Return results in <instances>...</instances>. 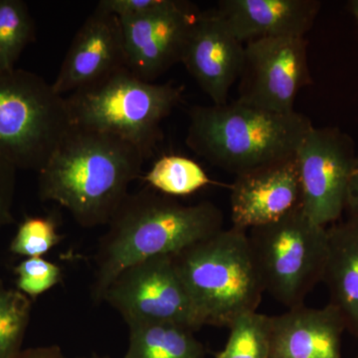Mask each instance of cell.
I'll use <instances>...</instances> for the list:
<instances>
[{"instance_id":"4dcf8cb0","label":"cell","mask_w":358,"mask_h":358,"mask_svg":"<svg viewBox=\"0 0 358 358\" xmlns=\"http://www.w3.org/2000/svg\"><path fill=\"white\" fill-rule=\"evenodd\" d=\"M357 358H358V357Z\"/></svg>"},{"instance_id":"603a6c76","label":"cell","mask_w":358,"mask_h":358,"mask_svg":"<svg viewBox=\"0 0 358 358\" xmlns=\"http://www.w3.org/2000/svg\"><path fill=\"white\" fill-rule=\"evenodd\" d=\"M62 239L53 216H29L18 226L9 249L15 255L40 258Z\"/></svg>"},{"instance_id":"9a60e30c","label":"cell","mask_w":358,"mask_h":358,"mask_svg":"<svg viewBox=\"0 0 358 358\" xmlns=\"http://www.w3.org/2000/svg\"><path fill=\"white\" fill-rule=\"evenodd\" d=\"M345 331L343 315L329 303L324 308L301 305L268 315L270 358H343Z\"/></svg>"},{"instance_id":"7a4b0ae2","label":"cell","mask_w":358,"mask_h":358,"mask_svg":"<svg viewBox=\"0 0 358 358\" xmlns=\"http://www.w3.org/2000/svg\"><path fill=\"white\" fill-rule=\"evenodd\" d=\"M210 201L185 205L157 190L129 194L99 241L92 298L101 303L122 271L155 257L176 255L224 229Z\"/></svg>"},{"instance_id":"cb8c5ba5","label":"cell","mask_w":358,"mask_h":358,"mask_svg":"<svg viewBox=\"0 0 358 358\" xmlns=\"http://www.w3.org/2000/svg\"><path fill=\"white\" fill-rule=\"evenodd\" d=\"M18 291L31 300L38 298L62 281V272L56 264L45 259L27 258L14 268Z\"/></svg>"},{"instance_id":"8fae6325","label":"cell","mask_w":358,"mask_h":358,"mask_svg":"<svg viewBox=\"0 0 358 358\" xmlns=\"http://www.w3.org/2000/svg\"><path fill=\"white\" fill-rule=\"evenodd\" d=\"M200 11L187 1L171 0L157 13L121 21L127 68L138 79L154 83L181 63Z\"/></svg>"},{"instance_id":"7402d4cb","label":"cell","mask_w":358,"mask_h":358,"mask_svg":"<svg viewBox=\"0 0 358 358\" xmlns=\"http://www.w3.org/2000/svg\"><path fill=\"white\" fill-rule=\"evenodd\" d=\"M228 329L227 343L215 358H270L268 315L246 313Z\"/></svg>"},{"instance_id":"f546056e","label":"cell","mask_w":358,"mask_h":358,"mask_svg":"<svg viewBox=\"0 0 358 358\" xmlns=\"http://www.w3.org/2000/svg\"><path fill=\"white\" fill-rule=\"evenodd\" d=\"M78 358H109V357H98V355H92V357H78Z\"/></svg>"},{"instance_id":"ba28073f","label":"cell","mask_w":358,"mask_h":358,"mask_svg":"<svg viewBox=\"0 0 358 358\" xmlns=\"http://www.w3.org/2000/svg\"><path fill=\"white\" fill-rule=\"evenodd\" d=\"M128 327L169 322L200 329L173 256H159L131 266L110 285L103 296Z\"/></svg>"},{"instance_id":"4fadbf2b","label":"cell","mask_w":358,"mask_h":358,"mask_svg":"<svg viewBox=\"0 0 358 358\" xmlns=\"http://www.w3.org/2000/svg\"><path fill=\"white\" fill-rule=\"evenodd\" d=\"M122 68L127 57L121 21L96 6L75 35L52 86L63 96Z\"/></svg>"},{"instance_id":"2e32d148","label":"cell","mask_w":358,"mask_h":358,"mask_svg":"<svg viewBox=\"0 0 358 358\" xmlns=\"http://www.w3.org/2000/svg\"><path fill=\"white\" fill-rule=\"evenodd\" d=\"M320 8L319 0H221L214 11L244 44L268 37H305Z\"/></svg>"},{"instance_id":"ffe728a7","label":"cell","mask_w":358,"mask_h":358,"mask_svg":"<svg viewBox=\"0 0 358 358\" xmlns=\"http://www.w3.org/2000/svg\"><path fill=\"white\" fill-rule=\"evenodd\" d=\"M35 36V22L27 3L23 0H0V70L14 69Z\"/></svg>"},{"instance_id":"8992f818","label":"cell","mask_w":358,"mask_h":358,"mask_svg":"<svg viewBox=\"0 0 358 358\" xmlns=\"http://www.w3.org/2000/svg\"><path fill=\"white\" fill-rule=\"evenodd\" d=\"M71 128L64 96L29 71L0 70V155L39 173Z\"/></svg>"},{"instance_id":"6da1fadb","label":"cell","mask_w":358,"mask_h":358,"mask_svg":"<svg viewBox=\"0 0 358 358\" xmlns=\"http://www.w3.org/2000/svg\"><path fill=\"white\" fill-rule=\"evenodd\" d=\"M145 159L117 136L71 126L38 173L40 199L64 207L82 227L108 225Z\"/></svg>"},{"instance_id":"277c9868","label":"cell","mask_w":358,"mask_h":358,"mask_svg":"<svg viewBox=\"0 0 358 358\" xmlns=\"http://www.w3.org/2000/svg\"><path fill=\"white\" fill-rule=\"evenodd\" d=\"M200 329L229 327L257 312L263 294L247 231L232 227L173 255Z\"/></svg>"},{"instance_id":"d6986e66","label":"cell","mask_w":358,"mask_h":358,"mask_svg":"<svg viewBox=\"0 0 358 358\" xmlns=\"http://www.w3.org/2000/svg\"><path fill=\"white\" fill-rule=\"evenodd\" d=\"M145 180L157 192L171 197L192 194L212 182L196 162L178 155L159 157Z\"/></svg>"},{"instance_id":"9c48e42d","label":"cell","mask_w":358,"mask_h":358,"mask_svg":"<svg viewBox=\"0 0 358 358\" xmlns=\"http://www.w3.org/2000/svg\"><path fill=\"white\" fill-rule=\"evenodd\" d=\"M357 152L352 136L338 128H315L296 150L301 208L313 222L327 227L345 210L348 178Z\"/></svg>"},{"instance_id":"7c38bea8","label":"cell","mask_w":358,"mask_h":358,"mask_svg":"<svg viewBox=\"0 0 358 358\" xmlns=\"http://www.w3.org/2000/svg\"><path fill=\"white\" fill-rule=\"evenodd\" d=\"M244 58L245 45L230 32L215 11H200L181 64L213 105L228 103L231 87L241 76Z\"/></svg>"},{"instance_id":"30bf717a","label":"cell","mask_w":358,"mask_h":358,"mask_svg":"<svg viewBox=\"0 0 358 358\" xmlns=\"http://www.w3.org/2000/svg\"><path fill=\"white\" fill-rule=\"evenodd\" d=\"M305 37H268L245 45L240 102L277 114L294 112L296 95L312 83Z\"/></svg>"},{"instance_id":"d4e9b609","label":"cell","mask_w":358,"mask_h":358,"mask_svg":"<svg viewBox=\"0 0 358 358\" xmlns=\"http://www.w3.org/2000/svg\"><path fill=\"white\" fill-rule=\"evenodd\" d=\"M171 0H101L96 6L114 14L120 20H136L157 13Z\"/></svg>"},{"instance_id":"4316f807","label":"cell","mask_w":358,"mask_h":358,"mask_svg":"<svg viewBox=\"0 0 358 358\" xmlns=\"http://www.w3.org/2000/svg\"><path fill=\"white\" fill-rule=\"evenodd\" d=\"M345 210L348 216L358 218V155L355 157L346 192Z\"/></svg>"},{"instance_id":"83f0119b","label":"cell","mask_w":358,"mask_h":358,"mask_svg":"<svg viewBox=\"0 0 358 358\" xmlns=\"http://www.w3.org/2000/svg\"><path fill=\"white\" fill-rule=\"evenodd\" d=\"M16 358H66L57 345L38 346L22 350Z\"/></svg>"},{"instance_id":"5b68a950","label":"cell","mask_w":358,"mask_h":358,"mask_svg":"<svg viewBox=\"0 0 358 358\" xmlns=\"http://www.w3.org/2000/svg\"><path fill=\"white\" fill-rule=\"evenodd\" d=\"M182 91L171 83L143 81L122 68L65 99L71 126L113 134L148 159L162 140V122L180 102Z\"/></svg>"},{"instance_id":"484cf974","label":"cell","mask_w":358,"mask_h":358,"mask_svg":"<svg viewBox=\"0 0 358 358\" xmlns=\"http://www.w3.org/2000/svg\"><path fill=\"white\" fill-rule=\"evenodd\" d=\"M16 167L0 155V228L14 222Z\"/></svg>"},{"instance_id":"44dd1931","label":"cell","mask_w":358,"mask_h":358,"mask_svg":"<svg viewBox=\"0 0 358 358\" xmlns=\"http://www.w3.org/2000/svg\"><path fill=\"white\" fill-rule=\"evenodd\" d=\"M31 308V299L0 284V358H16L22 352Z\"/></svg>"},{"instance_id":"5bb4252c","label":"cell","mask_w":358,"mask_h":358,"mask_svg":"<svg viewBox=\"0 0 358 358\" xmlns=\"http://www.w3.org/2000/svg\"><path fill=\"white\" fill-rule=\"evenodd\" d=\"M296 157L240 174L231 186L233 226L242 230L279 220L301 206Z\"/></svg>"},{"instance_id":"3957f363","label":"cell","mask_w":358,"mask_h":358,"mask_svg":"<svg viewBox=\"0 0 358 358\" xmlns=\"http://www.w3.org/2000/svg\"><path fill=\"white\" fill-rule=\"evenodd\" d=\"M188 120V148L236 176L292 159L313 127L296 110L277 114L238 100L193 106Z\"/></svg>"},{"instance_id":"e0dca14e","label":"cell","mask_w":358,"mask_h":358,"mask_svg":"<svg viewBox=\"0 0 358 358\" xmlns=\"http://www.w3.org/2000/svg\"><path fill=\"white\" fill-rule=\"evenodd\" d=\"M329 252L322 282L345 320L346 331L358 336V218L327 227Z\"/></svg>"},{"instance_id":"ac0fdd59","label":"cell","mask_w":358,"mask_h":358,"mask_svg":"<svg viewBox=\"0 0 358 358\" xmlns=\"http://www.w3.org/2000/svg\"><path fill=\"white\" fill-rule=\"evenodd\" d=\"M129 329V348L122 358H205L203 345L187 327L148 322Z\"/></svg>"},{"instance_id":"f1b7e54d","label":"cell","mask_w":358,"mask_h":358,"mask_svg":"<svg viewBox=\"0 0 358 358\" xmlns=\"http://www.w3.org/2000/svg\"><path fill=\"white\" fill-rule=\"evenodd\" d=\"M348 8H350V13L352 14L353 17L357 21L358 27V0H350L348 2Z\"/></svg>"},{"instance_id":"52a82bcc","label":"cell","mask_w":358,"mask_h":358,"mask_svg":"<svg viewBox=\"0 0 358 358\" xmlns=\"http://www.w3.org/2000/svg\"><path fill=\"white\" fill-rule=\"evenodd\" d=\"M250 246L264 289L285 307L305 305L322 282L329 238L301 206L273 223L250 229Z\"/></svg>"}]
</instances>
